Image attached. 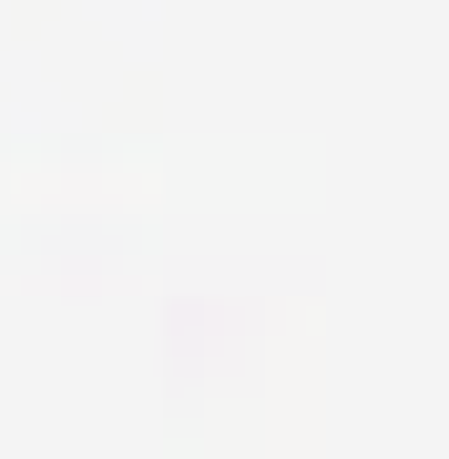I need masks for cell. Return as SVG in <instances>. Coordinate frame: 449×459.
<instances>
[{
	"label": "cell",
	"mask_w": 449,
	"mask_h": 459,
	"mask_svg": "<svg viewBox=\"0 0 449 459\" xmlns=\"http://www.w3.org/2000/svg\"><path fill=\"white\" fill-rule=\"evenodd\" d=\"M164 398L184 449H307V296L255 276H184L164 296Z\"/></svg>",
	"instance_id": "6da1fadb"
}]
</instances>
